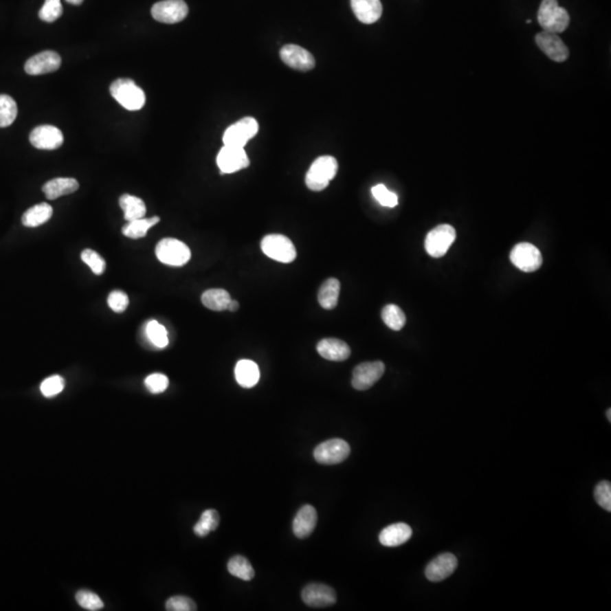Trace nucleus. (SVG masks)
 <instances>
[{
    "instance_id": "obj_1",
    "label": "nucleus",
    "mask_w": 611,
    "mask_h": 611,
    "mask_svg": "<svg viewBox=\"0 0 611 611\" xmlns=\"http://www.w3.org/2000/svg\"><path fill=\"white\" fill-rule=\"evenodd\" d=\"M339 164L331 155L317 157L306 175V185L313 192H322L335 178Z\"/></svg>"
},
{
    "instance_id": "obj_2",
    "label": "nucleus",
    "mask_w": 611,
    "mask_h": 611,
    "mask_svg": "<svg viewBox=\"0 0 611 611\" xmlns=\"http://www.w3.org/2000/svg\"><path fill=\"white\" fill-rule=\"evenodd\" d=\"M112 98L129 111H137L144 107L146 96L144 91L129 78H119L110 87Z\"/></svg>"
},
{
    "instance_id": "obj_3",
    "label": "nucleus",
    "mask_w": 611,
    "mask_h": 611,
    "mask_svg": "<svg viewBox=\"0 0 611 611\" xmlns=\"http://www.w3.org/2000/svg\"><path fill=\"white\" fill-rule=\"evenodd\" d=\"M570 14L557 0H542L537 12V22L546 32L562 33L570 25Z\"/></svg>"
},
{
    "instance_id": "obj_4",
    "label": "nucleus",
    "mask_w": 611,
    "mask_h": 611,
    "mask_svg": "<svg viewBox=\"0 0 611 611\" xmlns=\"http://www.w3.org/2000/svg\"><path fill=\"white\" fill-rule=\"evenodd\" d=\"M260 248L266 256L285 264L293 262L297 257L295 245L283 234H269L263 238Z\"/></svg>"
},
{
    "instance_id": "obj_5",
    "label": "nucleus",
    "mask_w": 611,
    "mask_h": 611,
    "mask_svg": "<svg viewBox=\"0 0 611 611\" xmlns=\"http://www.w3.org/2000/svg\"><path fill=\"white\" fill-rule=\"evenodd\" d=\"M157 260L169 266H184L189 262L192 253L183 241L173 238H166L157 243L155 248Z\"/></svg>"
},
{
    "instance_id": "obj_6",
    "label": "nucleus",
    "mask_w": 611,
    "mask_h": 611,
    "mask_svg": "<svg viewBox=\"0 0 611 611\" xmlns=\"http://www.w3.org/2000/svg\"><path fill=\"white\" fill-rule=\"evenodd\" d=\"M456 239V231L449 224H441L429 231L425 239V249L434 258L445 256Z\"/></svg>"
},
{
    "instance_id": "obj_7",
    "label": "nucleus",
    "mask_w": 611,
    "mask_h": 611,
    "mask_svg": "<svg viewBox=\"0 0 611 611\" xmlns=\"http://www.w3.org/2000/svg\"><path fill=\"white\" fill-rule=\"evenodd\" d=\"M258 122L253 117H245L231 125L223 134V144L243 148L258 133Z\"/></svg>"
},
{
    "instance_id": "obj_8",
    "label": "nucleus",
    "mask_w": 611,
    "mask_h": 611,
    "mask_svg": "<svg viewBox=\"0 0 611 611\" xmlns=\"http://www.w3.org/2000/svg\"><path fill=\"white\" fill-rule=\"evenodd\" d=\"M511 262L522 272H535L542 265V255L532 243H518L511 252Z\"/></svg>"
},
{
    "instance_id": "obj_9",
    "label": "nucleus",
    "mask_w": 611,
    "mask_h": 611,
    "mask_svg": "<svg viewBox=\"0 0 611 611\" xmlns=\"http://www.w3.org/2000/svg\"><path fill=\"white\" fill-rule=\"evenodd\" d=\"M351 452L350 445L343 439L334 438L318 445L314 451V458L318 463L333 465L348 458Z\"/></svg>"
},
{
    "instance_id": "obj_10",
    "label": "nucleus",
    "mask_w": 611,
    "mask_h": 611,
    "mask_svg": "<svg viewBox=\"0 0 611 611\" xmlns=\"http://www.w3.org/2000/svg\"><path fill=\"white\" fill-rule=\"evenodd\" d=\"M151 13L157 22L176 24L187 17L188 6L184 0H164L154 3Z\"/></svg>"
},
{
    "instance_id": "obj_11",
    "label": "nucleus",
    "mask_w": 611,
    "mask_h": 611,
    "mask_svg": "<svg viewBox=\"0 0 611 611\" xmlns=\"http://www.w3.org/2000/svg\"><path fill=\"white\" fill-rule=\"evenodd\" d=\"M385 373V365L381 362H362L353 369L352 386L357 390H367L373 388Z\"/></svg>"
},
{
    "instance_id": "obj_12",
    "label": "nucleus",
    "mask_w": 611,
    "mask_h": 611,
    "mask_svg": "<svg viewBox=\"0 0 611 611\" xmlns=\"http://www.w3.org/2000/svg\"><path fill=\"white\" fill-rule=\"evenodd\" d=\"M216 164L223 175V173H237L239 170L245 169L249 166L250 162L246 151L243 148L224 145L219 152Z\"/></svg>"
},
{
    "instance_id": "obj_13",
    "label": "nucleus",
    "mask_w": 611,
    "mask_h": 611,
    "mask_svg": "<svg viewBox=\"0 0 611 611\" xmlns=\"http://www.w3.org/2000/svg\"><path fill=\"white\" fill-rule=\"evenodd\" d=\"M302 601L309 607L325 608L333 606L336 602V593L334 589L326 584L311 583L306 586L301 593Z\"/></svg>"
},
{
    "instance_id": "obj_14",
    "label": "nucleus",
    "mask_w": 611,
    "mask_h": 611,
    "mask_svg": "<svg viewBox=\"0 0 611 611\" xmlns=\"http://www.w3.org/2000/svg\"><path fill=\"white\" fill-rule=\"evenodd\" d=\"M30 142L38 150H57L64 143V135L55 126H38L31 131Z\"/></svg>"
},
{
    "instance_id": "obj_15",
    "label": "nucleus",
    "mask_w": 611,
    "mask_h": 611,
    "mask_svg": "<svg viewBox=\"0 0 611 611\" xmlns=\"http://www.w3.org/2000/svg\"><path fill=\"white\" fill-rule=\"evenodd\" d=\"M281 59L296 71H308L315 67V58L306 49L297 45H285L280 52Z\"/></svg>"
},
{
    "instance_id": "obj_16",
    "label": "nucleus",
    "mask_w": 611,
    "mask_h": 611,
    "mask_svg": "<svg viewBox=\"0 0 611 611\" xmlns=\"http://www.w3.org/2000/svg\"><path fill=\"white\" fill-rule=\"evenodd\" d=\"M535 42L541 52H544L551 60L563 63L570 56V50L563 40L556 33L540 32L535 36Z\"/></svg>"
},
{
    "instance_id": "obj_17",
    "label": "nucleus",
    "mask_w": 611,
    "mask_h": 611,
    "mask_svg": "<svg viewBox=\"0 0 611 611\" xmlns=\"http://www.w3.org/2000/svg\"><path fill=\"white\" fill-rule=\"evenodd\" d=\"M60 66V56L58 55L57 52L48 50L30 58L29 60L26 61L24 68L27 74L36 76L58 71Z\"/></svg>"
},
{
    "instance_id": "obj_18",
    "label": "nucleus",
    "mask_w": 611,
    "mask_h": 611,
    "mask_svg": "<svg viewBox=\"0 0 611 611\" xmlns=\"http://www.w3.org/2000/svg\"><path fill=\"white\" fill-rule=\"evenodd\" d=\"M456 567L458 558L453 554L444 553L428 564L425 574L430 582H441L454 573Z\"/></svg>"
},
{
    "instance_id": "obj_19",
    "label": "nucleus",
    "mask_w": 611,
    "mask_h": 611,
    "mask_svg": "<svg viewBox=\"0 0 611 611\" xmlns=\"http://www.w3.org/2000/svg\"><path fill=\"white\" fill-rule=\"evenodd\" d=\"M317 524V512L311 505H304L299 509L293 520V533L299 539H306L314 532Z\"/></svg>"
},
{
    "instance_id": "obj_20",
    "label": "nucleus",
    "mask_w": 611,
    "mask_h": 611,
    "mask_svg": "<svg viewBox=\"0 0 611 611\" xmlns=\"http://www.w3.org/2000/svg\"><path fill=\"white\" fill-rule=\"evenodd\" d=\"M317 352L330 362H346L351 355V349L342 340L324 339L317 344Z\"/></svg>"
},
{
    "instance_id": "obj_21",
    "label": "nucleus",
    "mask_w": 611,
    "mask_h": 611,
    "mask_svg": "<svg viewBox=\"0 0 611 611\" xmlns=\"http://www.w3.org/2000/svg\"><path fill=\"white\" fill-rule=\"evenodd\" d=\"M355 17L364 24H373L381 19L383 6L381 0H351Z\"/></svg>"
},
{
    "instance_id": "obj_22",
    "label": "nucleus",
    "mask_w": 611,
    "mask_h": 611,
    "mask_svg": "<svg viewBox=\"0 0 611 611\" xmlns=\"http://www.w3.org/2000/svg\"><path fill=\"white\" fill-rule=\"evenodd\" d=\"M412 537V529L406 523L388 525L379 533V542L385 547H399Z\"/></svg>"
},
{
    "instance_id": "obj_23",
    "label": "nucleus",
    "mask_w": 611,
    "mask_h": 611,
    "mask_svg": "<svg viewBox=\"0 0 611 611\" xmlns=\"http://www.w3.org/2000/svg\"><path fill=\"white\" fill-rule=\"evenodd\" d=\"M234 376H236V381L241 388H252L260 381V368H258L256 362L248 360V359H243V360H239L236 366Z\"/></svg>"
},
{
    "instance_id": "obj_24",
    "label": "nucleus",
    "mask_w": 611,
    "mask_h": 611,
    "mask_svg": "<svg viewBox=\"0 0 611 611\" xmlns=\"http://www.w3.org/2000/svg\"><path fill=\"white\" fill-rule=\"evenodd\" d=\"M80 188V184L74 178H56L45 183L42 187L45 197L50 199H57L61 196L69 195L76 192Z\"/></svg>"
},
{
    "instance_id": "obj_25",
    "label": "nucleus",
    "mask_w": 611,
    "mask_h": 611,
    "mask_svg": "<svg viewBox=\"0 0 611 611\" xmlns=\"http://www.w3.org/2000/svg\"><path fill=\"white\" fill-rule=\"evenodd\" d=\"M341 283L337 278H327L318 291V302L324 309L332 311L337 306Z\"/></svg>"
},
{
    "instance_id": "obj_26",
    "label": "nucleus",
    "mask_w": 611,
    "mask_h": 611,
    "mask_svg": "<svg viewBox=\"0 0 611 611\" xmlns=\"http://www.w3.org/2000/svg\"><path fill=\"white\" fill-rule=\"evenodd\" d=\"M119 205L124 211V218L126 221H134L137 219L144 218L146 214V206L143 199H138L136 196L124 194L119 199Z\"/></svg>"
},
{
    "instance_id": "obj_27",
    "label": "nucleus",
    "mask_w": 611,
    "mask_h": 611,
    "mask_svg": "<svg viewBox=\"0 0 611 611\" xmlns=\"http://www.w3.org/2000/svg\"><path fill=\"white\" fill-rule=\"evenodd\" d=\"M52 213H54V210H52V205L48 204V203L36 204V206L29 208L23 214L22 223L25 227H38V225H42V224L49 221L52 219Z\"/></svg>"
},
{
    "instance_id": "obj_28",
    "label": "nucleus",
    "mask_w": 611,
    "mask_h": 611,
    "mask_svg": "<svg viewBox=\"0 0 611 611\" xmlns=\"http://www.w3.org/2000/svg\"><path fill=\"white\" fill-rule=\"evenodd\" d=\"M230 301V293L223 289H210L202 295V304L211 311H227V304Z\"/></svg>"
},
{
    "instance_id": "obj_29",
    "label": "nucleus",
    "mask_w": 611,
    "mask_h": 611,
    "mask_svg": "<svg viewBox=\"0 0 611 611\" xmlns=\"http://www.w3.org/2000/svg\"><path fill=\"white\" fill-rule=\"evenodd\" d=\"M159 222H160L159 216H153L150 219L142 218L134 220V221H129L125 227H122V234L131 239H141L148 234V231L151 227L157 225Z\"/></svg>"
},
{
    "instance_id": "obj_30",
    "label": "nucleus",
    "mask_w": 611,
    "mask_h": 611,
    "mask_svg": "<svg viewBox=\"0 0 611 611\" xmlns=\"http://www.w3.org/2000/svg\"><path fill=\"white\" fill-rule=\"evenodd\" d=\"M227 570L231 575L236 576L243 581H250L254 579L255 572L249 560L246 557L234 556L227 563Z\"/></svg>"
},
{
    "instance_id": "obj_31",
    "label": "nucleus",
    "mask_w": 611,
    "mask_h": 611,
    "mask_svg": "<svg viewBox=\"0 0 611 611\" xmlns=\"http://www.w3.org/2000/svg\"><path fill=\"white\" fill-rule=\"evenodd\" d=\"M381 318L390 330L401 331L407 323V317L403 311L397 304H388L381 311Z\"/></svg>"
},
{
    "instance_id": "obj_32",
    "label": "nucleus",
    "mask_w": 611,
    "mask_h": 611,
    "mask_svg": "<svg viewBox=\"0 0 611 611\" xmlns=\"http://www.w3.org/2000/svg\"><path fill=\"white\" fill-rule=\"evenodd\" d=\"M219 523H220V515H219L218 511L206 509L201 516L199 521L194 526V532L199 537H206L212 531H215L218 529Z\"/></svg>"
},
{
    "instance_id": "obj_33",
    "label": "nucleus",
    "mask_w": 611,
    "mask_h": 611,
    "mask_svg": "<svg viewBox=\"0 0 611 611\" xmlns=\"http://www.w3.org/2000/svg\"><path fill=\"white\" fill-rule=\"evenodd\" d=\"M145 334L148 341L157 349H164L169 344V337L166 327L157 320L148 322L145 329Z\"/></svg>"
},
{
    "instance_id": "obj_34",
    "label": "nucleus",
    "mask_w": 611,
    "mask_h": 611,
    "mask_svg": "<svg viewBox=\"0 0 611 611\" xmlns=\"http://www.w3.org/2000/svg\"><path fill=\"white\" fill-rule=\"evenodd\" d=\"M17 117V104L13 98L0 94V127L12 125Z\"/></svg>"
},
{
    "instance_id": "obj_35",
    "label": "nucleus",
    "mask_w": 611,
    "mask_h": 611,
    "mask_svg": "<svg viewBox=\"0 0 611 611\" xmlns=\"http://www.w3.org/2000/svg\"><path fill=\"white\" fill-rule=\"evenodd\" d=\"M76 601L82 608L87 610H101L104 607L102 600L99 595L91 592L89 590H80L76 593Z\"/></svg>"
},
{
    "instance_id": "obj_36",
    "label": "nucleus",
    "mask_w": 611,
    "mask_h": 611,
    "mask_svg": "<svg viewBox=\"0 0 611 611\" xmlns=\"http://www.w3.org/2000/svg\"><path fill=\"white\" fill-rule=\"evenodd\" d=\"M371 194L374 196L375 199L385 208H395L399 203V197L397 194L388 190L386 186L381 185V184L374 186L371 188Z\"/></svg>"
},
{
    "instance_id": "obj_37",
    "label": "nucleus",
    "mask_w": 611,
    "mask_h": 611,
    "mask_svg": "<svg viewBox=\"0 0 611 611\" xmlns=\"http://www.w3.org/2000/svg\"><path fill=\"white\" fill-rule=\"evenodd\" d=\"M80 258L87 265L90 266L92 272L101 276L106 271V260L100 254L92 249H85L80 254Z\"/></svg>"
},
{
    "instance_id": "obj_38",
    "label": "nucleus",
    "mask_w": 611,
    "mask_h": 611,
    "mask_svg": "<svg viewBox=\"0 0 611 611\" xmlns=\"http://www.w3.org/2000/svg\"><path fill=\"white\" fill-rule=\"evenodd\" d=\"M63 15L60 0H45V5L38 12V17L47 23L57 21Z\"/></svg>"
},
{
    "instance_id": "obj_39",
    "label": "nucleus",
    "mask_w": 611,
    "mask_h": 611,
    "mask_svg": "<svg viewBox=\"0 0 611 611\" xmlns=\"http://www.w3.org/2000/svg\"><path fill=\"white\" fill-rule=\"evenodd\" d=\"M595 500L600 507L611 512V483L601 481L595 489Z\"/></svg>"
},
{
    "instance_id": "obj_40",
    "label": "nucleus",
    "mask_w": 611,
    "mask_h": 611,
    "mask_svg": "<svg viewBox=\"0 0 611 611\" xmlns=\"http://www.w3.org/2000/svg\"><path fill=\"white\" fill-rule=\"evenodd\" d=\"M64 388V378L55 375V376H52V377L45 378V381H42L40 390H41V393L45 397H52L61 393Z\"/></svg>"
},
{
    "instance_id": "obj_41",
    "label": "nucleus",
    "mask_w": 611,
    "mask_h": 611,
    "mask_svg": "<svg viewBox=\"0 0 611 611\" xmlns=\"http://www.w3.org/2000/svg\"><path fill=\"white\" fill-rule=\"evenodd\" d=\"M166 609L169 611H194L197 609L195 602L188 597L177 595L168 600L166 603Z\"/></svg>"
},
{
    "instance_id": "obj_42",
    "label": "nucleus",
    "mask_w": 611,
    "mask_h": 611,
    "mask_svg": "<svg viewBox=\"0 0 611 611\" xmlns=\"http://www.w3.org/2000/svg\"><path fill=\"white\" fill-rule=\"evenodd\" d=\"M145 386L148 388L151 393H164L169 386V379L164 374H152L145 379Z\"/></svg>"
},
{
    "instance_id": "obj_43",
    "label": "nucleus",
    "mask_w": 611,
    "mask_h": 611,
    "mask_svg": "<svg viewBox=\"0 0 611 611\" xmlns=\"http://www.w3.org/2000/svg\"><path fill=\"white\" fill-rule=\"evenodd\" d=\"M108 304H109V307L111 308L112 311H115V313H117V314H122V313H124V311L127 309V307H129V296L126 295L124 291L115 290V291H112L111 293H110L109 297H108Z\"/></svg>"
},
{
    "instance_id": "obj_44",
    "label": "nucleus",
    "mask_w": 611,
    "mask_h": 611,
    "mask_svg": "<svg viewBox=\"0 0 611 611\" xmlns=\"http://www.w3.org/2000/svg\"><path fill=\"white\" fill-rule=\"evenodd\" d=\"M238 309H239V302L231 299L230 302H229V304H227V311H232V313H234V311H237Z\"/></svg>"
},
{
    "instance_id": "obj_45",
    "label": "nucleus",
    "mask_w": 611,
    "mask_h": 611,
    "mask_svg": "<svg viewBox=\"0 0 611 611\" xmlns=\"http://www.w3.org/2000/svg\"><path fill=\"white\" fill-rule=\"evenodd\" d=\"M66 1L71 3V5H80V3H83L84 0H66Z\"/></svg>"
},
{
    "instance_id": "obj_46",
    "label": "nucleus",
    "mask_w": 611,
    "mask_h": 611,
    "mask_svg": "<svg viewBox=\"0 0 611 611\" xmlns=\"http://www.w3.org/2000/svg\"><path fill=\"white\" fill-rule=\"evenodd\" d=\"M607 418H608V421L610 423L611 421V409H608L607 411Z\"/></svg>"
}]
</instances>
